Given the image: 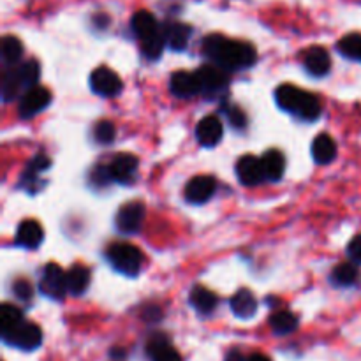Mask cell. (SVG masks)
I'll return each instance as SVG.
<instances>
[{
	"label": "cell",
	"mask_w": 361,
	"mask_h": 361,
	"mask_svg": "<svg viewBox=\"0 0 361 361\" xmlns=\"http://www.w3.org/2000/svg\"><path fill=\"white\" fill-rule=\"evenodd\" d=\"M203 51L222 69H247L256 62V50L249 43L228 39L221 34L206 35Z\"/></svg>",
	"instance_id": "1"
},
{
	"label": "cell",
	"mask_w": 361,
	"mask_h": 361,
	"mask_svg": "<svg viewBox=\"0 0 361 361\" xmlns=\"http://www.w3.org/2000/svg\"><path fill=\"white\" fill-rule=\"evenodd\" d=\"M131 25L134 34L140 39L145 57L151 60L159 59L164 46H166V39H164L163 28H159L154 15H150L148 11H138L136 15L132 16Z\"/></svg>",
	"instance_id": "2"
},
{
	"label": "cell",
	"mask_w": 361,
	"mask_h": 361,
	"mask_svg": "<svg viewBox=\"0 0 361 361\" xmlns=\"http://www.w3.org/2000/svg\"><path fill=\"white\" fill-rule=\"evenodd\" d=\"M108 261L115 270L127 277H136L141 272L143 256L138 247L131 243H113L106 252Z\"/></svg>",
	"instance_id": "3"
},
{
	"label": "cell",
	"mask_w": 361,
	"mask_h": 361,
	"mask_svg": "<svg viewBox=\"0 0 361 361\" xmlns=\"http://www.w3.org/2000/svg\"><path fill=\"white\" fill-rule=\"evenodd\" d=\"M2 338H4V342H8L9 346H15L21 351H34L41 346L43 333L34 322L21 321L18 326L2 335Z\"/></svg>",
	"instance_id": "4"
},
{
	"label": "cell",
	"mask_w": 361,
	"mask_h": 361,
	"mask_svg": "<svg viewBox=\"0 0 361 361\" xmlns=\"http://www.w3.org/2000/svg\"><path fill=\"white\" fill-rule=\"evenodd\" d=\"M41 293L48 298L60 299L67 293V273L59 264L50 263L41 275Z\"/></svg>",
	"instance_id": "5"
},
{
	"label": "cell",
	"mask_w": 361,
	"mask_h": 361,
	"mask_svg": "<svg viewBox=\"0 0 361 361\" xmlns=\"http://www.w3.org/2000/svg\"><path fill=\"white\" fill-rule=\"evenodd\" d=\"M51 102V92L46 86L35 85L32 89H28L27 92L21 95L20 106H18V111L24 118H30L37 113H41L43 109H46Z\"/></svg>",
	"instance_id": "6"
},
{
	"label": "cell",
	"mask_w": 361,
	"mask_h": 361,
	"mask_svg": "<svg viewBox=\"0 0 361 361\" xmlns=\"http://www.w3.org/2000/svg\"><path fill=\"white\" fill-rule=\"evenodd\" d=\"M145 206L143 203L132 201L120 206L117 214V228L124 234H134L143 228Z\"/></svg>",
	"instance_id": "7"
},
{
	"label": "cell",
	"mask_w": 361,
	"mask_h": 361,
	"mask_svg": "<svg viewBox=\"0 0 361 361\" xmlns=\"http://www.w3.org/2000/svg\"><path fill=\"white\" fill-rule=\"evenodd\" d=\"M90 86L98 95L115 98L122 90V80L117 73H113L108 67H98L90 76Z\"/></svg>",
	"instance_id": "8"
},
{
	"label": "cell",
	"mask_w": 361,
	"mask_h": 361,
	"mask_svg": "<svg viewBox=\"0 0 361 361\" xmlns=\"http://www.w3.org/2000/svg\"><path fill=\"white\" fill-rule=\"evenodd\" d=\"M215 191H217V182L212 176L199 175L189 180L185 187V199L192 205H203L208 199L214 198Z\"/></svg>",
	"instance_id": "9"
},
{
	"label": "cell",
	"mask_w": 361,
	"mask_h": 361,
	"mask_svg": "<svg viewBox=\"0 0 361 361\" xmlns=\"http://www.w3.org/2000/svg\"><path fill=\"white\" fill-rule=\"evenodd\" d=\"M199 86L203 93H217L228 86V74L217 64H208L198 71Z\"/></svg>",
	"instance_id": "10"
},
{
	"label": "cell",
	"mask_w": 361,
	"mask_h": 361,
	"mask_svg": "<svg viewBox=\"0 0 361 361\" xmlns=\"http://www.w3.org/2000/svg\"><path fill=\"white\" fill-rule=\"evenodd\" d=\"M169 89L176 98H192V95L201 92L198 74L187 73V71H176L171 74Z\"/></svg>",
	"instance_id": "11"
},
{
	"label": "cell",
	"mask_w": 361,
	"mask_h": 361,
	"mask_svg": "<svg viewBox=\"0 0 361 361\" xmlns=\"http://www.w3.org/2000/svg\"><path fill=\"white\" fill-rule=\"evenodd\" d=\"M237 176L243 185H257L264 180V171L261 159L254 156H243L237 163Z\"/></svg>",
	"instance_id": "12"
},
{
	"label": "cell",
	"mask_w": 361,
	"mask_h": 361,
	"mask_svg": "<svg viewBox=\"0 0 361 361\" xmlns=\"http://www.w3.org/2000/svg\"><path fill=\"white\" fill-rule=\"evenodd\" d=\"M138 171V157L131 154H120L109 164V173H111L113 182L131 183Z\"/></svg>",
	"instance_id": "13"
},
{
	"label": "cell",
	"mask_w": 361,
	"mask_h": 361,
	"mask_svg": "<svg viewBox=\"0 0 361 361\" xmlns=\"http://www.w3.org/2000/svg\"><path fill=\"white\" fill-rule=\"evenodd\" d=\"M303 64H305V69L315 76V78H322L330 73L331 67V59L330 53H328L326 48L322 46H312L311 50H307L305 53V59H303Z\"/></svg>",
	"instance_id": "14"
},
{
	"label": "cell",
	"mask_w": 361,
	"mask_h": 361,
	"mask_svg": "<svg viewBox=\"0 0 361 361\" xmlns=\"http://www.w3.org/2000/svg\"><path fill=\"white\" fill-rule=\"evenodd\" d=\"M222 134H224V127H222V122L217 117L201 118L198 127H196V138L203 147L212 148L221 143Z\"/></svg>",
	"instance_id": "15"
},
{
	"label": "cell",
	"mask_w": 361,
	"mask_h": 361,
	"mask_svg": "<svg viewBox=\"0 0 361 361\" xmlns=\"http://www.w3.org/2000/svg\"><path fill=\"white\" fill-rule=\"evenodd\" d=\"M164 32V39H166V44L175 51H183L189 44V39H191L192 28L185 24H178V21H171V24H166L163 27Z\"/></svg>",
	"instance_id": "16"
},
{
	"label": "cell",
	"mask_w": 361,
	"mask_h": 361,
	"mask_svg": "<svg viewBox=\"0 0 361 361\" xmlns=\"http://www.w3.org/2000/svg\"><path fill=\"white\" fill-rule=\"evenodd\" d=\"M44 240L43 228L35 221H24L16 231V243L25 249H37Z\"/></svg>",
	"instance_id": "17"
},
{
	"label": "cell",
	"mask_w": 361,
	"mask_h": 361,
	"mask_svg": "<svg viewBox=\"0 0 361 361\" xmlns=\"http://www.w3.org/2000/svg\"><path fill=\"white\" fill-rule=\"evenodd\" d=\"M147 353L151 361H182L180 354L167 344V338L164 335H156L148 340Z\"/></svg>",
	"instance_id": "18"
},
{
	"label": "cell",
	"mask_w": 361,
	"mask_h": 361,
	"mask_svg": "<svg viewBox=\"0 0 361 361\" xmlns=\"http://www.w3.org/2000/svg\"><path fill=\"white\" fill-rule=\"evenodd\" d=\"M303 98H305V92L293 85H282L275 90V101L279 108H282L284 111L295 113V115L302 106Z\"/></svg>",
	"instance_id": "19"
},
{
	"label": "cell",
	"mask_w": 361,
	"mask_h": 361,
	"mask_svg": "<svg viewBox=\"0 0 361 361\" xmlns=\"http://www.w3.org/2000/svg\"><path fill=\"white\" fill-rule=\"evenodd\" d=\"M231 311L237 317L250 319L257 311V302L249 289H240L231 298Z\"/></svg>",
	"instance_id": "20"
},
{
	"label": "cell",
	"mask_w": 361,
	"mask_h": 361,
	"mask_svg": "<svg viewBox=\"0 0 361 361\" xmlns=\"http://www.w3.org/2000/svg\"><path fill=\"white\" fill-rule=\"evenodd\" d=\"M261 164H263L264 178L270 182H277L284 176L286 171V159L279 150H268L261 157Z\"/></svg>",
	"instance_id": "21"
},
{
	"label": "cell",
	"mask_w": 361,
	"mask_h": 361,
	"mask_svg": "<svg viewBox=\"0 0 361 361\" xmlns=\"http://www.w3.org/2000/svg\"><path fill=\"white\" fill-rule=\"evenodd\" d=\"M312 157L317 164H330L337 157V145L328 134H319L312 141Z\"/></svg>",
	"instance_id": "22"
},
{
	"label": "cell",
	"mask_w": 361,
	"mask_h": 361,
	"mask_svg": "<svg viewBox=\"0 0 361 361\" xmlns=\"http://www.w3.org/2000/svg\"><path fill=\"white\" fill-rule=\"evenodd\" d=\"M189 299H191L192 307H194L198 312H201V314H212V312L217 308V303H219L217 296H215L210 289L203 288V286H196V288H192Z\"/></svg>",
	"instance_id": "23"
},
{
	"label": "cell",
	"mask_w": 361,
	"mask_h": 361,
	"mask_svg": "<svg viewBox=\"0 0 361 361\" xmlns=\"http://www.w3.org/2000/svg\"><path fill=\"white\" fill-rule=\"evenodd\" d=\"M90 286V270L85 266H73L67 272V293L80 296L89 289Z\"/></svg>",
	"instance_id": "24"
},
{
	"label": "cell",
	"mask_w": 361,
	"mask_h": 361,
	"mask_svg": "<svg viewBox=\"0 0 361 361\" xmlns=\"http://www.w3.org/2000/svg\"><path fill=\"white\" fill-rule=\"evenodd\" d=\"M358 279H360V270L354 264V261L353 263L338 264L331 272V280L340 288H351V286L358 282Z\"/></svg>",
	"instance_id": "25"
},
{
	"label": "cell",
	"mask_w": 361,
	"mask_h": 361,
	"mask_svg": "<svg viewBox=\"0 0 361 361\" xmlns=\"http://www.w3.org/2000/svg\"><path fill=\"white\" fill-rule=\"evenodd\" d=\"M270 326L277 335L293 333L298 326V319L289 311H279L270 317Z\"/></svg>",
	"instance_id": "26"
},
{
	"label": "cell",
	"mask_w": 361,
	"mask_h": 361,
	"mask_svg": "<svg viewBox=\"0 0 361 361\" xmlns=\"http://www.w3.org/2000/svg\"><path fill=\"white\" fill-rule=\"evenodd\" d=\"M21 321H24V315H21L20 308L11 305V303L2 305V308H0V330H2V335L18 326Z\"/></svg>",
	"instance_id": "27"
},
{
	"label": "cell",
	"mask_w": 361,
	"mask_h": 361,
	"mask_svg": "<svg viewBox=\"0 0 361 361\" xmlns=\"http://www.w3.org/2000/svg\"><path fill=\"white\" fill-rule=\"evenodd\" d=\"M321 102H319V99L315 98L314 93H308L305 92V98H303L302 101V106H299L298 109V115L302 120H307V122H312V120H317L319 117H321Z\"/></svg>",
	"instance_id": "28"
},
{
	"label": "cell",
	"mask_w": 361,
	"mask_h": 361,
	"mask_svg": "<svg viewBox=\"0 0 361 361\" xmlns=\"http://www.w3.org/2000/svg\"><path fill=\"white\" fill-rule=\"evenodd\" d=\"M0 51H2V59H4L6 64H15L20 60L21 53H24V46H21L18 37L6 35L2 39V44H0Z\"/></svg>",
	"instance_id": "29"
},
{
	"label": "cell",
	"mask_w": 361,
	"mask_h": 361,
	"mask_svg": "<svg viewBox=\"0 0 361 361\" xmlns=\"http://www.w3.org/2000/svg\"><path fill=\"white\" fill-rule=\"evenodd\" d=\"M15 73L16 76H18V80H20L21 85L32 89V86H35L37 80H39L41 69L39 64L35 62V60H28V62L21 64L18 69H15Z\"/></svg>",
	"instance_id": "30"
},
{
	"label": "cell",
	"mask_w": 361,
	"mask_h": 361,
	"mask_svg": "<svg viewBox=\"0 0 361 361\" xmlns=\"http://www.w3.org/2000/svg\"><path fill=\"white\" fill-rule=\"evenodd\" d=\"M338 50L347 59H361V34H349L338 43Z\"/></svg>",
	"instance_id": "31"
},
{
	"label": "cell",
	"mask_w": 361,
	"mask_h": 361,
	"mask_svg": "<svg viewBox=\"0 0 361 361\" xmlns=\"http://www.w3.org/2000/svg\"><path fill=\"white\" fill-rule=\"evenodd\" d=\"M50 166H51L50 157L44 156V154H39V156H35L34 159L28 163L27 171L24 173L21 180H24V182H35L37 175H39V173H43V171H46Z\"/></svg>",
	"instance_id": "32"
},
{
	"label": "cell",
	"mask_w": 361,
	"mask_h": 361,
	"mask_svg": "<svg viewBox=\"0 0 361 361\" xmlns=\"http://www.w3.org/2000/svg\"><path fill=\"white\" fill-rule=\"evenodd\" d=\"M117 136V129L109 120H101L93 127V138L101 145H111Z\"/></svg>",
	"instance_id": "33"
},
{
	"label": "cell",
	"mask_w": 361,
	"mask_h": 361,
	"mask_svg": "<svg viewBox=\"0 0 361 361\" xmlns=\"http://www.w3.org/2000/svg\"><path fill=\"white\" fill-rule=\"evenodd\" d=\"M21 86L24 85H21L20 80H18V76H16L15 69L9 71V73H6L4 82H2V95H4L6 101H11V99H15L16 95H18V92H20Z\"/></svg>",
	"instance_id": "34"
},
{
	"label": "cell",
	"mask_w": 361,
	"mask_h": 361,
	"mask_svg": "<svg viewBox=\"0 0 361 361\" xmlns=\"http://www.w3.org/2000/svg\"><path fill=\"white\" fill-rule=\"evenodd\" d=\"M12 293H15L16 298L21 299V302H28V299H32V295H34L30 282L24 279H18L12 284Z\"/></svg>",
	"instance_id": "35"
},
{
	"label": "cell",
	"mask_w": 361,
	"mask_h": 361,
	"mask_svg": "<svg viewBox=\"0 0 361 361\" xmlns=\"http://www.w3.org/2000/svg\"><path fill=\"white\" fill-rule=\"evenodd\" d=\"M92 182L98 183L99 187L113 182L111 173H109V166H102V164H99V166L95 167V169H93V173H92Z\"/></svg>",
	"instance_id": "36"
},
{
	"label": "cell",
	"mask_w": 361,
	"mask_h": 361,
	"mask_svg": "<svg viewBox=\"0 0 361 361\" xmlns=\"http://www.w3.org/2000/svg\"><path fill=\"white\" fill-rule=\"evenodd\" d=\"M228 118H230L231 125L237 129H243L247 125V115L240 108H237V106L228 109Z\"/></svg>",
	"instance_id": "37"
},
{
	"label": "cell",
	"mask_w": 361,
	"mask_h": 361,
	"mask_svg": "<svg viewBox=\"0 0 361 361\" xmlns=\"http://www.w3.org/2000/svg\"><path fill=\"white\" fill-rule=\"evenodd\" d=\"M347 254H349V257L354 263L361 264V234H358V237H354L353 240L349 241V245H347Z\"/></svg>",
	"instance_id": "38"
},
{
	"label": "cell",
	"mask_w": 361,
	"mask_h": 361,
	"mask_svg": "<svg viewBox=\"0 0 361 361\" xmlns=\"http://www.w3.org/2000/svg\"><path fill=\"white\" fill-rule=\"evenodd\" d=\"M160 315H163V312H160V308L157 307V305H156V307H154V305H151V307H148L147 311L143 312V317L147 319V321H150V322L159 321Z\"/></svg>",
	"instance_id": "39"
},
{
	"label": "cell",
	"mask_w": 361,
	"mask_h": 361,
	"mask_svg": "<svg viewBox=\"0 0 361 361\" xmlns=\"http://www.w3.org/2000/svg\"><path fill=\"white\" fill-rule=\"evenodd\" d=\"M225 361H245L243 360V354L240 353L238 349H233L228 353V356H225Z\"/></svg>",
	"instance_id": "40"
},
{
	"label": "cell",
	"mask_w": 361,
	"mask_h": 361,
	"mask_svg": "<svg viewBox=\"0 0 361 361\" xmlns=\"http://www.w3.org/2000/svg\"><path fill=\"white\" fill-rule=\"evenodd\" d=\"M247 361H270V360L264 356V354H252V356H250Z\"/></svg>",
	"instance_id": "41"
},
{
	"label": "cell",
	"mask_w": 361,
	"mask_h": 361,
	"mask_svg": "<svg viewBox=\"0 0 361 361\" xmlns=\"http://www.w3.org/2000/svg\"><path fill=\"white\" fill-rule=\"evenodd\" d=\"M124 351H118V349H113L111 351V358H124Z\"/></svg>",
	"instance_id": "42"
},
{
	"label": "cell",
	"mask_w": 361,
	"mask_h": 361,
	"mask_svg": "<svg viewBox=\"0 0 361 361\" xmlns=\"http://www.w3.org/2000/svg\"><path fill=\"white\" fill-rule=\"evenodd\" d=\"M360 62H361V59H360Z\"/></svg>",
	"instance_id": "43"
}]
</instances>
